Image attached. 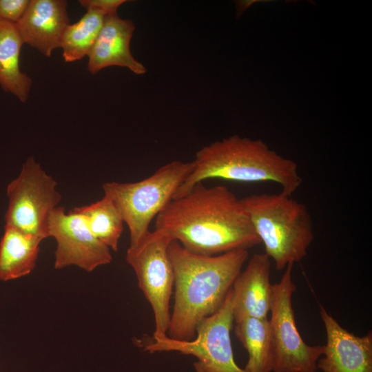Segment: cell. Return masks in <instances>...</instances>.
Segmentation results:
<instances>
[{"label":"cell","instance_id":"cell-1","mask_svg":"<svg viewBox=\"0 0 372 372\" xmlns=\"http://www.w3.org/2000/svg\"><path fill=\"white\" fill-rule=\"evenodd\" d=\"M155 218V229L198 255L248 250L261 243L241 199L225 186L198 183L173 198Z\"/></svg>","mask_w":372,"mask_h":372},{"label":"cell","instance_id":"cell-2","mask_svg":"<svg viewBox=\"0 0 372 372\" xmlns=\"http://www.w3.org/2000/svg\"><path fill=\"white\" fill-rule=\"evenodd\" d=\"M168 254L174 270V306L167 336L194 339L200 322L223 305L249 258L247 249L202 256L185 249L172 240Z\"/></svg>","mask_w":372,"mask_h":372},{"label":"cell","instance_id":"cell-3","mask_svg":"<svg viewBox=\"0 0 372 372\" xmlns=\"http://www.w3.org/2000/svg\"><path fill=\"white\" fill-rule=\"evenodd\" d=\"M193 167L174 198L198 183L211 178L240 182H273L291 196L302 179L297 163L269 148L261 140L233 135L204 146L192 161Z\"/></svg>","mask_w":372,"mask_h":372},{"label":"cell","instance_id":"cell-4","mask_svg":"<svg viewBox=\"0 0 372 372\" xmlns=\"http://www.w3.org/2000/svg\"><path fill=\"white\" fill-rule=\"evenodd\" d=\"M241 201L265 254L278 271L304 259L314 237L311 217L304 203L282 192L253 194Z\"/></svg>","mask_w":372,"mask_h":372},{"label":"cell","instance_id":"cell-5","mask_svg":"<svg viewBox=\"0 0 372 372\" xmlns=\"http://www.w3.org/2000/svg\"><path fill=\"white\" fill-rule=\"evenodd\" d=\"M192 167V161H173L141 180L103 185L104 194L114 202L128 227L130 246L149 231L152 220L174 198Z\"/></svg>","mask_w":372,"mask_h":372},{"label":"cell","instance_id":"cell-6","mask_svg":"<svg viewBox=\"0 0 372 372\" xmlns=\"http://www.w3.org/2000/svg\"><path fill=\"white\" fill-rule=\"evenodd\" d=\"M172 239L164 231H149L135 245L129 246L126 261L133 269L141 290L153 311V339L167 336L169 302L174 288V270L168 254Z\"/></svg>","mask_w":372,"mask_h":372},{"label":"cell","instance_id":"cell-7","mask_svg":"<svg viewBox=\"0 0 372 372\" xmlns=\"http://www.w3.org/2000/svg\"><path fill=\"white\" fill-rule=\"evenodd\" d=\"M233 322L230 289L220 308L198 325L194 339L166 336L153 339L143 347L149 353L176 351L193 355L197 359L194 364L196 372H246L234 360L230 335Z\"/></svg>","mask_w":372,"mask_h":372},{"label":"cell","instance_id":"cell-8","mask_svg":"<svg viewBox=\"0 0 372 372\" xmlns=\"http://www.w3.org/2000/svg\"><path fill=\"white\" fill-rule=\"evenodd\" d=\"M56 185L34 157L28 158L18 177L7 187L6 225L43 240L48 238L50 215L61 199Z\"/></svg>","mask_w":372,"mask_h":372},{"label":"cell","instance_id":"cell-9","mask_svg":"<svg viewBox=\"0 0 372 372\" xmlns=\"http://www.w3.org/2000/svg\"><path fill=\"white\" fill-rule=\"evenodd\" d=\"M293 265H289L279 282L273 285V296L269 320L273 349L272 372H317L323 353L320 345H308L295 320L292 295Z\"/></svg>","mask_w":372,"mask_h":372},{"label":"cell","instance_id":"cell-10","mask_svg":"<svg viewBox=\"0 0 372 372\" xmlns=\"http://www.w3.org/2000/svg\"><path fill=\"white\" fill-rule=\"evenodd\" d=\"M48 234L56 242V269L74 265L91 272L112 261L110 249L95 238L84 218L72 209L68 213L61 206L53 209L49 217Z\"/></svg>","mask_w":372,"mask_h":372},{"label":"cell","instance_id":"cell-11","mask_svg":"<svg viewBox=\"0 0 372 372\" xmlns=\"http://www.w3.org/2000/svg\"><path fill=\"white\" fill-rule=\"evenodd\" d=\"M327 333L322 358L317 362L322 372H372V331L358 336L344 329L320 305Z\"/></svg>","mask_w":372,"mask_h":372},{"label":"cell","instance_id":"cell-12","mask_svg":"<svg viewBox=\"0 0 372 372\" xmlns=\"http://www.w3.org/2000/svg\"><path fill=\"white\" fill-rule=\"evenodd\" d=\"M70 25L65 0H30L15 23L23 41L46 57L61 48L63 34Z\"/></svg>","mask_w":372,"mask_h":372},{"label":"cell","instance_id":"cell-13","mask_svg":"<svg viewBox=\"0 0 372 372\" xmlns=\"http://www.w3.org/2000/svg\"><path fill=\"white\" fill-rule=\"evenodd\" d=\"M270 272V258L265 254H256L238 275L231 289L234 322L267 318L273 296Z\"/></svg>","mask_w":372,"mask_h":372},{"label":"cell","instance_id":"cell-14","mask_svg":"<svg viewBox=\"0 0 372 372\" xmlns=\"http://www.w3.org/2000/svg\"><path fill=\"white\" fill-rule=\"evenodd\" d=\"M135 30L131 19L117 14L105 17L103 27L88 54L87 70L95 74L110 66H120L140 75L145 67L135 59L130 51V41Z\"/></svg>","mask_w":372,"mask_h":372},{"label":"cell","instance_id":"cell-15","mask_svg":"<svg viewBox=\"0 0 372 372\" xmlns=\"http://www.w3.org/2000/svg\"><path fill=\"white\" fill-rule=\"evenodd\" d=\"M43 240L5 225L0 241V280H16L31 273L36 267L39 245Z\"/></svg>","mask_w":372,"mask_h":372},{"label":"cell","instance_id":"cell-16","mask_svg":"<svg viewBox=\"0 0 372 372\" xmlns=\"http://www.w3.org/2000/svg\"><path fill=\"white\" fill-rule=\"evenodd\" d=\"M23 44L15 24L0 21V86L3 91L25 103L32 81L20 68Z\"/></svg>","mask_w":372,"mask_h":372},{"label":"cell","instance_id":"cell-17","mask_svg":"<svg viewBox=\"0 0 372 372\" xmlns=\"http://www.w3.org/2000/svg\"><path fill=\"white\" fill-rule=\"evenodd\" d=\"M235 323V335L248 353L245 371L272 372L273 349L269 319L245 318Z\"/></svg>","mask_w":372,"mask_h":372},{"label":"cell","instance_id":"cell-18","mask_svg":"<svg viewBox=\"0 0 372 372\" xmlns=\"http://www.w3.org/2000/svg\"><path fill=\"white\" fill-rule=\"evenodd\" d=\"M81 214L95 238L110 249L117 251L123 230L124 220L112 199L107 195L89 205L74 207Z\"/></svg>","mask_w":372,"mask_h":372},{"label":"cell","instance_id":"cell-19","mask_svg":"<svg viewBox=\"0 0 372 372\" xmlns=\"http://www.w3.org/2000/svg\"><path fill=\"white\" fill-rule=\"evenodd\" d=\"M105 17L101 12L87 10L78 21L66 28L61 42L65 62H74L88 56L103 27Z\"/></svg>","mask_w":372,"mask_h":372},{"label":"cell","instance_id":"cell-20","mask_svg":"<svg viewBox=\"0 0 372 372\" xmlns=\"http://www.w3.org/2000/svg\"><path fill=\"white\" fill-rule=\"evenodd\" d=\"M30 0H0V21L16 23L27 8Z\"/></svg>","mask_w":372,"mask_h":372},{"label":"cell","instance_id":"cell-21","mask_svg":"<svg viewBox=\"0 0 372 372\" xmlns=\"http://www.w3.org/2000/svg\"><path fill=\"white\" fill-rule=\"evenodd\" d=\"M126 0H80V5L87 10H96L105 17L117 14L118 8Z\"/></svg>","mask_w":372,"mask_h":372}]
</instances>
